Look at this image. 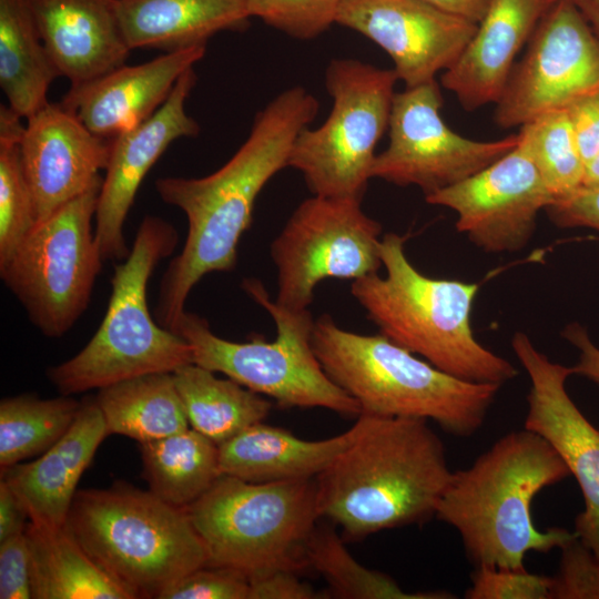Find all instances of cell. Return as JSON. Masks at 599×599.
I'll return each instance as SVG.
<instances>
[{
    "label": "cell",
    "instance_id": "cell-1",
    "mask_svg": "<svg viewBox=\"0 0 599 599\" xmlns=\"http://www.w3.org/2000/svg\"><path fill=\"white\" fill-rule=\"evenodd\" d=\"M318 109L305 88H288L255 114L247 139L219 170L202 177L156 180L161 200L187 219L184 246L160 284L155 318L161 326L176 333L193 287L206 274L235 268L238 243L252 224L260 192L287 166L297 135Z\"/></svg>",
    "mask_w": 599,
    "mask_h": 599
},
{
    "label": "cell",
    "instance_id": "cell-2",
    "mask_svg": "<svg viewBox=\"0 0 599 599\" xmlns=\"http://www.w3.org/2000/svg\"><path fill=\"white\" fill-rule=\"evenodd\" d=\"M367 416L362 435L315 478L319 517L354 539L436 517L453 475L428 420Z\"/></svg>",
    "mask_w": 599,
    "mask_h": 599
},
{
    "label": "cell",
    "instance_id": "cell-3",
    "mask_svg": "<svg viewBox=\"0 0 599 599\" xmlns=\"http://www.w3.org/2000/svg\"><path fill=\"white\" fill-rule=\"evenodd\" d=\"M569 476L552 445L524 427L453 471L436 517L457 530L475 567L525 568L528 552H549L576 536L564 528L539 530L531 514L536 495Z\"/></svg>",
    "mask_w": 599,
    "mask_h": 599
},
{
    "label": "cell",
    "instance_id": "cell-4",
    "mask_svg": "<svg viewBox=\"0 0 599 599\" xmlns=\"http://www.w3.org/2000/svg\"><path fill=\"white\" fill-rule=\"evenodd\" d=\"M405 238L382 237L385 276L353 281L351 293L379 333L458 378L502 385L518 375L506 358L483 346L471 328L477 283L432 278L409 262Z\"/></svg>",
    "mask_w": 599,
    "mask_h": 599
},
{
    "label": "cell",
    "instance_id": "cell-5",
    "mask_svg": "<svg viewBox=\"0 0 599 599\" xmlns=\"http://www.w3.org/2000/svg\"><path fill=\"white\" fill-rule=\"evenodd\" d=\"M313 348L325 373L356 400L362 414L433 420L455 437L480 429L501 387L458 378L380 333L346 331L327 314L314 323Z\"/></svg>",
    "mask_w": 599,
    "mask_h": 599
},
{
    "label": "cell",
    "instance_id": "cell-6",
    "mask_svg": "<svg viewBox=\"0 0 599 599\" xmlns=\"http://www.w3.org/2000/svg\"><path fill=\"white\" fill-rule=\"evenodd\" d=\"M177 241V232L167 221L154 215L142 220L129 255L114 266L111 295L98 331L77 355L48 369L49 380L61 395L173 373L193 363L186 339L155 322L148 305L149 280Z\"/></svg>",
    "mask_w": 599,
    "mask_h": 599
},
{
    "label": "cell",
    "instance_id": "cell-7",
    "mask_svg": "<svg viewBox=\"0 0 599 599\" xmlns=\"http://www.w3.org/2000/svg\"><path fill=\"white\" fill-rule=\"evenodd\" d=\"M64 527L88 555L136 598H159L207 564L185 508L124 481L78 490Z\"/></svg>",
    "mask_w": 599,
    "mask_h": 599
},
{
    "label": "cell",
    "instance_id": "cell-8",
    "mask_svg": "<svg viewBox=\"0 0 599 599\" xmlns=\"http://www.w3.org/2000/svg\"><path fill=\"white\" fill-rule=\"evenodd\" d=\"M207 565L250 581L275 570L308 567L307 546L319 517L316 480L250 483L221 475L185 508Z\"/></svg>",
    "mask_w": 599,
    "mask_h": 599
},
{
    "label": "cell",
    "instance_id": "cell-9",
    "mask_svg": "<svg viewBox=\"0 0 599 599\" xmlns=\"http://www.w3.org/2000/svg\"><path fill=\"white\" fill-rule=\"evenodd\" d=\"M242 286L273 318L275 339L267 342L263 336L242 343L224 339L212 332L205 318L185 311L176 333L190 344L193 363L224 374L274 399L281 407H318L358 417L359 405L328 377L315 355V321L309 309L280 305L256 278L244 280Z\"/></svg>",
    "mask_w": 599,
    "mask_h": 599
},
{
    "label": "cell",
    "instance_id": "cell-10",
    "mask_svg": "<svg viewBox=\"0 0 599 599\" xmlns=\"http://www.w3.org/2000/svg\"><path fill=\"white\" fill-rule=\"evenodd\" d=\"M393 69L357 59H333L325 71L332 109L316 129L297 135L287 166L300 171L313 195L362 200L388 129L395 83Z\"/></svg>",
    "mask_w": 599,
    "mask_h": 599
},
{
    "label": "cell",
    "instance_id": "cell-11",
    "mask_svg": "<svg viewBox=\"0 0 599 599\" xmlns=\"http://www.w3.org/2000/svg\"><path fill=\"white\" fill-rule=\"evenodd\" d=\"M103 176L37 223L0 265L4 285L47 337H61L87 309L103 256L93 221Z\"/></svg>",
    "mask_w": 599,
    "mask_h": 599
},
{
    "label": "cell",
    "instance_id": "cell-12",
    "mask_svg": "<svg viewBox=\"0 0 599 599\" xmlns=\"http://www.w3.org/2000/svg\"><path fill=\"white\" fill-rule=\"evenodd\" d=\"M382 225L362 209V200L313 195L292 213L271 244L277 271L275 302L306 309L325 278L358 280L376 274Z\"/></svg>",
    "mask_w": 599,
    "mask_h": 599
},
{
    "label": "cell",
    "instance_id": "cell-13",
    "mask_svg": "<svg viewBox=\"0 0 599 599\" xmlns=\"http://www.w3.org/2000/svg\"><path fill=\"white\" fill-rule=\"evenodd\" d=\"M436 80L395 93L389 143L376 154L372 177L418 186L426 195L455 185L493 164L519 143V134L477 141L454 132L440 116Z\"/></svg>",
    "mask_w": 599,
    "mask_h": 599
},
{
    "label": "cell",
    "instance_id": "cell-14",
    "mask_svg": "<svg viewBox=\"0 0 599 599\" xmlns=\"http://www.w3.org/2000/svg\"><path fill=\"white\" fill-rule=\"evenodd\" d=\"M496 102L495 122L521 126L599 89V35L572 0L542 17Z\"/></svg>",
    "mask_w": 599,
    "mask_h": 599
},
{
    "label": "cell",
    "instance_id": "cell-15",
    "mask_svg": "<svg viewBox=\"0 0 599 599\" xmlns=\"http://www.w3.org/2000/svg\"><path fill=\"white\" fill-rule=\"evenodd\" d=\"M555 197L520 144L470 177L425 196L457 214L459 233L487 253L517 252Z\"/></svg>",
    "mask_w": 599,
    "mask_h": 599
},
{
    "label": "cell",
    "instance_id": "cell-16",
    "mask_svg": "<svg viewBox=\"0 0 599 599\" xmlns=\"http://www.w3.org/2000/svg\"><path fill=\"white\" fill-rule=\"evenodd\" d=\"M511 347L530 379L524 427L547 439L575 476L585 502L575 532L599 557V428L566 389L571 367L550 361L522 332L514 334Z\"/></svg>",
    "mask_w": 599,
    "mask_h": 599
},
{
    "label": "cell",
    "instance_id": "cell-17",
    "mask_svg": "<svg viewBox=\"0 0 599 599\" xmlns=\"http://www.w3.org/2000/svg\"><path fill=\"white\" fill-rule=\"evenodd\" d=\"M336 23L380 47L406 88L435 80L457 60L477 30V24L425 0H343Z\"/></svg>",
    "mask_w": 599,
    "mask_h": 599
},
{
    "label": "cell",
    "instance_id": "cell-18",
    "mask_svg": "<svg viewBox=\"0 0 599 599\" xmlns=\"http://www.w3.org/2000/svg\"><path fill=\"white\" fill-rule=\"evenodd\" d=\"M196 81L190 68L154 114L112 139L94 219V234L104 261H123L129 255L124 222L151 167L175 140L200 133L199 123L185 110Z\"/></svg>",
    "mask_w": 599,
    "mask_h": 599
},
{
    "label": "cell",
    "instance_id": "cell-19",
    "mask_svg": "<svg viewBox=\"0 0 599 599\" xmlns=\"http://www.w3.org/2000/svg\"><path fill=\"white\" fill-rule=\"evenodd\" d=\"M26 120L20 152L40 222L101 176L112 139L90 131L60 102H48Z\"/></svg>",
    "mask_w": 599,
    "mask_h": 599
},
{
    "label": "cell",
    "instance_id": "cell-20",
    "mask_svg": "<svg viewBox=\"0 0 599 599\" xmlns=\"http://www.w3.org/2000/svg\"><path fill=\"white\" fill-rule=\"evenodd\" d=\"M206 45L122 65L91 81L70 85L60 104L97 135L113 139L154 114L181 75L203 59Z\"/></svg>",
    "mask_w": 599,
    "mask_h": 599
},
{
    "label": "cell",
    "instance_id": "cell-21",
    "mask_svg": "<svg viewBox=\"0 0 599 599\" xmlns=\"http://www.w3.org/2000/svg\"><path fill=\"white\" fill-rule=\"evenodd\" d=\"M558 0H491L457 60L443 72L441 85L463 108L474 111L500 98L536 27Z\"/></svg>",
    "mask_w": 599,
    "mask_h": 599
},
{
    "label": "cell",
    "instance_id": "cell-22",
    "mask_svg": "<svg viewBox=\"0 0 599 599\" xmlns=\"http://www.w3.org/2000/svg\"><path fill=\"white\" fill-rule=\"evenodd\" d=\"M45 50L60 77L71 85L125 64L116 0H30Z\"/></svg>",
    "mask_w": 599,
    "mask_h": 599
},
{
    "label": "cell",
    "instance_id": "cell-23",
    "mask_svg": "<svg viewBox=\"0 0 599 599\" xmlns=\"http://www.w3.org/2000/svg\"><path fill=\"white\" fill-rule=\"evenodd\" d=\"M106 436L98 404L87 398L70 428L39 458L1 470L30 521L64 527L78 483Z\"/></svg>",
    "mask_w": 599,
    "mask_h": 599
},
{
    "label": "cell",
    "instance_id": "cell-24",
    "mask_svg": "<svg viewBox=\"0 0 599 599\" xmlns=\"http://www.w3.org/2000/svg\"><path fill=\"white\" fill-rule=\"evenodd\" d=\"M367 422L361 414L346 432L322 440L257 423L219 446L221 471L250 483L314 479L362 435Z\"/></svg>",
    "mask_w": 599,
    "mask_h": 599
},
{
    "label": "cell",
    "instance_id": "cell-25",
    "mask_svg": "<svg viewBox=\"0 0 599 599\" xmlns=\"http://www.w3.org/2000/svg\"><path fill=\"white\" fill-rule=\"evenodd\" d=\"M121 29L131 50L174 52L206 45L216 33L243 32L245 0H116Z\"/></svg>",
    "mask_w": 599,
    "mask_h": 599
},
{
    "label": "cell",
    "instance_id": "cell-26",
    "mask_svg": "<svg viewBox=\"0 0 599 599\" xmlns=\"http://www.w3.org/2000/svg\"><path fill=\"white\" fill-rule=\"evenodd\" d=\"M32 599H136L103 570L65 527L29 521Z\"/></svg>",
    "mask_w": 599,
    "mask_h": 599
},
{
    "label": "cell",
    "instance_id": "cell-27",
    "mask_svg": "<svg viewBox=\"0 0 599 599\" xmlns=\"http://www.w3.org/2000/svg\"><path fill=\"white\" fill-rule=\"evenodd\" d=\"M59 73L43 44L30 0H0V87L23 119L49 101Z\"/></svg>",
    "mask_w": 599,
    "mask_h": 599
},
{
    "label": "cell",
    "instance_id": "cell-28",
    "mask_svg": "<svg viewBox=\"0 0 599 599\" xmlns=\"http://www.w3.org/2000/svg\"><path fill=\"white\" fill-rule=\"evenodd\" d=\"M109 435L140 443L161 439L190 427L173 373L123 380L98 390L94 397Z\"/></svg>",
    "mask_w": 599,
    "mask_h": 599
},
{
    "label": "cell",
    "instance_id": "cell-29",
    "mask_svg": "<svg viewBox=\"0 0 599 599\" xmlns=\"http://www.w3.org/2000/svg\"><path fill=\"white\" fill-rule=\"evenodd\" d=\"M190 427L217 446L264 422L272 404L262 395L195 363L173 372Z\"/></svg>",
    "mask_w": 599,
    "mask_h": 599
},
{
    "label": "cell",
    "instance_id": "cell-30",
    "mask_svg": "<svg viewBox=\"0 0 599 599\" xmlns=\"http://www.w3.org/2000/svg\"><path fill=\"white\" fill-rule=\"evenodd\" d=\"M139 450L149 490L179 508L196 501L223 475L219 446L191 427L140 443Z\"/></svg>",
    "mask_w": 599,
    "mask_h": 599
},
{
    "label": "cell",
    "instance_id": "cell-31",
    "mask_svg": "<svg viewBox=\"0 0 599 599\" xmlns=\"http://www.w3.org/2000/svg\"><path fill=\"white\" fill-rule=\"evenodd\" d=\"M81 403L67 395L40 398L32 394H23L2 398L1 470L47 451L70 428Z\"/></svg>",
    "mask_w": 599,
    "mask_h": 599
},
{
    "label": "cell",
    "instance_id": "cell-32",
    "mask_svg": "<svg viewBox=\"0 0 599 599\" xmlns=\"http://www.w3.org/2000/svg\"><path fill=\"white\" fill-rule=\"evenodd\" d=\"M308 567L326 581L329 593L344 599H450L447 591L407 592L388 575L359 564L329 527L314 530L307 546Z\"/></svg>",
    "mask_w": 599,
    "mask_h": 599
},
{
    "label": "cell",
    "instance_id": "cell-33",
    "mask_svg": "<svg viewBox=\"0 0 599 599\" xmlns=\"http://www.w3.org/2000/svg\"><path fill=\"white\" fill-rule=\"evenodd\" d=\"M9 105H0V265L38 223L33 195L20 152L26 125Z\"/></svg>",
    "mask_w": 599,
    "mask_h": 599
},
{
    "label": "cell",
    "instance_id": "cell-34",
    "mask_svg": "<svg viewBox=\"0 0 599 599\" xmlns=\"http://www.w3.org/2000/svg\"><path fill=\"white\" fill-rule=\"evenodd\" d=\"M520 128V144L555 199L582 185L585 161L567 110L545 113Z\"/></svg>",
    "mask_w": 599,
    "mask_h": 599
},
{
    "label": "cell",
    "instance_id": "cell-35",
    "mask_svg": "<svg viewBox=\"0 0 599 599\" xmlns=\"http://www.w3.org/2000/svg\"><path fill=\"white\" fill-rule=\"evenodd\" d=\"M251 17L298 40H312L336 23L343 0H245Z\"/></svg>",
    "mask_w": 599,
    "mask_h": 599
},
{
    "label": "cell",
    "instance_id": "cell-36",
    "mask_svg": "<svg viewBox=\"0 0 599 599\" xmlns=\"http://www.w3.org/2000/svg\"><path fill=\"white\" fill-rule=\"evenodd\" d=\"M552 578L526 568L477 566L467 599H551Z\"/></svg>",
    "mask_w": 599,
    "mask_h": 599
},
{
    "label": "cell",
    "instance_id": "cell-37",
    "mask_svg": "<svg viewBox=\"0 0 599 599\" xmlns=\"http://www.w3.org/2000/svg\"><path fill=\"white\" fill-rule=\"evenodd\" d=\"M551 599H599V557L576 535L559 548Z\"/></svg>",
    "mask_w": 599,
    "mask_h": 599
},
{
    "label": "cell",
    "instance_id": "cell-38",
    "mask_svg": "<svg viewBox=\"0 0 599 599\" xmlns=\"http://www.w3.org/2000/svg\"><path fill=\"white\" fill-rule=\"evenodd\" d=\"M248 593L245 576L206 564L170 585L158 599H248Z\"/></svg>",
    "mask_w": 599,
    "mask_h": 599
},
{
    "label": "cell",
    "instance_id": "cell-39",
    "mask_svg": "<svg viewBox=\"0 0 599 599\" xmlns=\"http://www.w3.org/2000/svg\"><path fill=\"white\" fill-rule=\"evenodd\" d=\"M0 598H32L30 554L24 532L0 541Z\"/></svg>",
    "mask_w": 599,
    "mask_h": 599
},
{
    "label": "cell",
    "instance_id": "cell-40",
    "mask_svg": "<svg viewBox=\"0 0 599 599\" xmlns=\"http://www.w3.org/2000/svg\"><path fill=\"white\" fill-rule=\"evenodd\" d=\"M550 221L561 229L599 230V185H581L557 197L545 210Z\"/></svg>",
    "mask_w": 599,
    "mask_h": 599
},
{
    "label": "cell",
    "instance_id": "cell-41",
    "mask_svg": "<svg viewBox=\"0 0 599 599\" xmlns=\"http://www.w3.org/2000/svg\"><path fill=\"white\" fill-rule=\"evenodd\" d=\"M566 110L586 165L599 151V89L581 97Z\"/></svg>",
    "mask_w": 599,
    "mask_h": 599
},
{
    "label": "cell",
    "instance_id": "cell-42",
    "mask_svg": "<svg viewBox=\"0 0 599 599\" xmlns=\"http://www.w3.org/2000/svg\"><path fill=\"white\" fill-rule=\"evenodd\" d=\"M314 588L302 581L297 571L281 569L250 581L248 599H315Z\"/></svg>",
    "mask_w": 599,
    "mask_h": 599
},
{
    "label": "cell",
    "instance_id": "cell-43",
    "mask_svg": "<svg viewBox=\"0 0 599 599\" xmlns=\"http://www.w3.org/2000/svg\"><path fill=\"white\" fill-rule=\"evenodd\" d=\"M562 336L580 352L579 361L572 373L581 375L599 387V348L590 339L587 329L578 323L569 324Z\"/></svg>",
    "mask_w": 599,
    "mask_h": 599
},
{
    "label": "cell",
    "instance_id": "cell-44",
    "mask_svg": "<svg viewBox=\"0 0 599 599\" xmlns=\"http://www.w3.org/2000/svg\"><path fill=\"white\" fill-rule=\"evenodd\" d=\"M30 521L22 501L3 480H0V541L23 534Z\"/></svg>",
    "mask_w": 599,
    "mask_h": 599
},
{
    "label": "cell",
    "instance_id": "cell-45",
    "mask_svg": "<svg viewBox=\"0 0 599 599\" xmlns=\"http://www.w3.org/2000/svg\"><path fill=\"white\" fill-rule=\"evenodd\" d=\"M436 8L478 24L485 17L491 0H425Z\"/></svg>",
    "mask_w": 599,
    "mask_h": 599
},
{
    "label": "cell",
    "instance_id": "cell-46",
    "mask_svg": "<svg viewBox=\"0 0 599 599\" xmlns=\"http://www.w3.org/2000/svg\"><path fill=\"white\" fill-rule=\"evenodd\" d=\"M582 11L589 23L599 35V3L592 0H572Z\"/></svg>",
    "mask_w": 599,
    "mask_h": 599
},
{
    "label": "cell",
    "instance_id": "cell-47",
    "mask_svg": "<svg viewBox=\"0 0 599 599\" xmlns=\"http://www.w3.org/2000/svg\"><path fill=\"white\" fill-rule=\"evenodd\" d=\"M582 185H587V186L599 185V151L585 165Z\"/></svg>",
    "mask_w": 599,
    "mask_h": 599
},
{
    "label": "cell",
    "instance_id": "cell-48",
    "mask_svg": "<svg viewBox=\"0 0 599 599\" xmlns=\"http://www.w3.org/2000/svg\"><path fill=\"white\" fill-rule=\"evenodd\" d=\"M592 1H595V2L599 3V0H592Z\"/></svg>",
    "mask_w": 599,
    "mask_h": 599
}]
</instances>
